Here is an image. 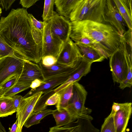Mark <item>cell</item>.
<instances>
[{
	"label": "cell",
	"instance_id": "cell-1",
	"mask_svg": "<svg viewBox=\"0 0 132 132\" xmlns=\"http://www.w3.org/2000/svg\"><path fill=\"white\" fill-rule=\"evenodd\" d=\"M26 9H12L0 20V35L16 53L38 63L42 58L43 34L29 22Z\"/></svg>",
	"mask_w": 132,
	"mask_h": 132
},
{
	"label": "cell",
	"instance_id": "cell-2",
	"mask_svg": "<svg viewBox=\"0 0 132 132\" xmlns=\"http://www.w3.org/2000/svg\"><path fill=\"white\" fill-rule=\"evenodd\" d=\"M70 33L79 34L88 37L106 59L119 47L121 36L109 24L88 20L71 21Z\"/></svg>",
	"mask_w": 132,
	"mask_h": 132
},
{
	"label": "cell",
	"instance_id": "cell-3",
	"mask_svg": "<svg viewBox=\"0 0 132 132\" xmlns=\"http://www.w3.org/2000/svg\"><path fill=\"white\" fill-rule=\"evenodd\" d=\"M106 0H84L71 13L70 21L88 20L105 23L104 11Z\"/></svg>",
	"mask_w": 132,
	"mask_h": 132
},
{
	"label": "cell",
	"instance_id": "cell-4",
	"mask_svg": "<svg viewBox=\"0 0 132 132\" xmlns=\"http://www.w3.org/2000/svg\"><path fill=\"white\" fill-rule=\"evenodd\" d=\"M87 92L84 86L78 82L73 83L72 94L67 106L65 109L75 121L79 118L90 121L93 119L90 115L91 109L86 107L85 105Z\"/></svg>",
	"mask_w": 132,
	"mask_h": 132
},
{
	"label": "cell",
	"instance_id": "cell-5",
	"mask_svg": "<svg viewBox=\"0 0 132 132\" xmlns=\"http://www.w3.org/2000/svg\"><path fill=\"white\" fill-rule=\"evenodd\" d=\"M25 60L19 55L6 56L0 60V87L12 77L20 76Z\"/></svg>",
	"mask_w": 132,
	"mask_h": 132
},
{
	"label": "cell",
	"instance_id": "cell-6",
	"mask_svg": "<svg viewBox=\"0 0 132 132\" xmlns=\"http://www.w3.org/2000/svg\"><path fill=\"white\" fill-rule=\"evenodd\" d=\"M64 43L51 32L49 21L46 22L43 34L42 58L52 55L57 58Z\"/></svg>",
	"mask_w": 132,
	"mask_h": 132
},
{
	"label": "cell",
	"instance_id": "cell-7",
	"mask_svg": "<svg viewBox=\"0 0 132 132\" xmlns=\"http://www.w3.org/2000/svg\"><path fill=\"white\" fill-rule=\"evenodd\" d=\"M109 58L113 81L119 84L126 79L127 74L128 67L124 55L119 47Z\"/></svg>",
	"mask_w": 132,
	"mask_h": 132
},
{
	"label": "cell",
	"instance_id": "cell-8",
	"mask_svg": "<svg viewBox=\"0 0 132 132\" xmlns=\"http://www.w3.org/2000/svg\"><path fill=\"white\" fill-rule=\"evenodd\" d=\"M43 94L42 92L37 93L26 97H23L21 100L16 112L18 120L16 132H21L25 121L33 112L35 105L39 97Z\"/></svg>",
	"mask_w": 132,
	"mask_h": 132
},
{
	"label": "cell",
	"instance_id": "cell-9",
	"mask_svg": "<svg viewBox=\"0 0 132 132\" xmlns=\"http://www.w3.org/2000/svg\"><path fill=\"white\" fill-rule=\"evenodd\" d=\"M105 22L115 28L122 36L127 25L113 0H106L104 11Z\"/></svg>",
	"mask_w": 132,
	"mask_h": 132
},
{
	"label": "cell",
	"instance_id": "cell-10",
	"mask_svg": "<svg viewBox=\"0 0 132 132\" xmlns=\"http://www.w3.org/2000/svg\"><path fill=\"white\" fill-rule=\"evenodd\" d=\"M51 32L64 43L69 38L71 24L69 19L54 11L49 20Z\"/></svg>",
	"mask_w": 132,
	"mask_h": 132
},
{
	"label": "cell",
	"instance_id": "cell-11",
	"mask_svg": "<svg viewBox=\"0 0 132 132\" xmlns=\"http://www.w3.org/2000/svg\"><path fill=\"white\" fill-rule=\"evenodd\" d=\"M82 58L75 44L70 38L64 44L57 58V62L71 67H74L80 61Z\"/></svg>",
	"mask_w": 132,
	"mask_h": 132
},
{
	"label": "cell",
	"instance_id": "cell-12",
	"mask_svg": "<svg viewBox=\"0 0 132 132\" xmlns=\"http://www.w3.org/2000/svg\"><path fill=\"white\" fill-rule=\"evenodd\" d=\"M37 79L44 80L39 65L31 61L25 60L22 72L16 82L31 84L32 81Z\"/></svg>",
	"mask_w": 132,
	"mask_h": 132
},
{
	"label": "cell",
	"instance_id": "cell-13",
	"mask_svg": "<svg viewBox=\"0 0 132 132\" xmlns=\"http://www.w3.org/2000/svg\"><path fill=\"white\" fill-rule=\"evenodd\" d=\"M75 68L68 72L55 76L45 79L44 80L45 82V83L35 89H31L23 97H29L41 92L44 94L53 89L64 82L72 75Z\"/></svg>",
	"mask_w": 132,
	"mask_h": 132
},
{
	"label": "cell",
	"instance_id": "cell-14",
	"mask_svg": "<svg viewBox=\"0 0 132 132\" xmlns=\"http://www.w3.org/2000/svg\"><path fill=\"white\" fill-rule=\"evenodd\" d=\"M93 63L92 62L82 58L79 63L73 70L72 75L64 82L54 89V92H58L70 84L78 82L82 77L85 76L90 72Z\"/></svg>",
	"mask_w": 132,
	"mask_h": 132
},
{
	"label": "cell",
	"instance_id": "cell-15",
	"mask_svg": "<svg viewBox=\"0 0 132 132\" xmlns=\"http://www.w3.org/2000/svg\"><path fill=\"white\" fill-rule=\"evenodd\" d=\"M132 110L131 102L124 103L121 108L115 113L114 121L116 132H125Z\"/></svg>",
	"mask_w": 132,
	"mask_h": 132
},
{
	"label": "cell",
	"instance_id": "cell-16",
	"mask_svg": "<svg viewBox=\"0 0 132 132\" xmlns=\"http://www.w3.org/2000/svg\"><path fill=\"white\" fill-rule=\"evenodd\" d=\"M82 58L92 62H101L106 59L104 54L95 46L75 43Z\"/></svg>",
	"mask_w": 132,
	"mask_h": 132
},
{
	"label": "cell",
	"instance_id": "cell-17",
	"mask_svg": "<svg viewBox=\"0 0 132 132\" xmlns=\"http://www.w3.org/2000/svg\"><path fill=\"white\" fill-rule=\"evenodd\" d=\"M79 63L75 67H71L57 62L50 67L45 66L40 62L38 63L41 69L44 80L53 76L70 72L73 70Z\"/></svg>",
	"mask_w": 132,
	"mask_h": 132
},
{
	"label": "cell",
	"instance_id": "cell-18",
	"mask_svg": "<svg viewBox=\"0 0 132 132\" xmlns=\"http://www.w3.org/2000/svg\"><path fill=\"white\" fill-rule=\"evenodd\" d=\"M128 29H132V0H113Z\"/></svg>",
	"mask_w": 132,
	"mask_h": 132
},
{
	"label": "cell",
	"instance_id": "cell-19",
	"mask_svg": "<svg viewBox=\"0 0 132 132\" xmlns=\"http://www.w3.org/2000/svg\"><path fill=\"white\" fill-rule=\"evenodd\" d=\"M84 0H55L56 11L59 14L69 19L71 12Z\"/></svg>",
	"mask_w": 132,
	"mask_h": 132
},
{
	"label": "cell",
	"instance_id": "cell-20",
	"mask_svg": "<svg viewBox=\"0 0 132 132\" xmlns=\"http://www.w3.org/2000/svg\"><path fill=\"white\" fill-rule=\"evenodd\" d=\"M122 51L128 67V71L126 79L132 82V44L126 42L121 38L119 46Z\"/></svg>",
	"mask_w": 132,
	"mask_h": 132
},
{
	"label": "cell",
	"instance_id": "cell-21",
	"mask_svg": "<svg viewBox=\"0 0 132 132\" xmlns=\"http://www.w3.org/2000/svg\"><path fill=\"white\" fill-rule=\"evenodd\" d=\"M16 112L12 97L0 96V117H7Z\"/></svg>",
	"mask_w": 132,
	"mask_h": 132
},
{
	"label": "cell",
	"instance_id": "cell-22",
	"mask_svg": "<svg viewBox=\"0 0 132 132\" xmlns=\"http://www.w3.org/2000/svg\"><path fill=\"white\" fill-rule=\"evenodd\" d=\"M56 123L57 127H60L68 124L75 121L69 113L65 109L60 111L56 109L54 110L52 114Z\"/></svg>",
	"mask_w": 132,
	"mask_h": 132
},
{
	"label": "cell",
	"instance_id": "cell-23",
	"mask_svg": "<svg viewBox=\"0 0 132 132\" xmlns=\"http://www.w3.org/2000/svg\"><path fill=\"white\" fill-rule=\"evenodd\" d=\"M73 86V83L70 84L59 91L60 94V99L55 105L58 110L65 109L67 106L72 94Z\"/></svg>",
	"mask_w": 132,
	"mask_h": 132
},
{
	"label": "cell",
	"instance_id": "cell-24",
	"mask_svg": "<svg viewBox=\"0 0 132 132\" xmlns=\"http://www.w3.org/2000/svg\"><path fill=\"white\" fill-rule=\"evenodd\" d=\"M54 110L45 109L32 113L24 123L23 126L26 128L40 123L42 119L48 115L52 114Z\"/></svg>",
	"mask_w": 132,
	"mask_h": 132
},
{
	"label": "cell",
	"instance_id": "cell-25",
	"mask_svg": "<svg viewBox=\"0 0 132 132\" xmlns=\"http://www.w3.org/2000/svg\"><path fill=\"white\" fill-rule=\"evenodd\" d=\"M31 84L16 82L12 87L2 93L0 96L12 97L16 94L29 88Z\"/></svg>",
	"mask_w": 132,
	"mask_h": 132
},
{
	"label": "cell",
	"instance_id": "cell-26",
	"mask_svg": "<svg viewBox=\"0 0 132 132\" xmlns=\"http://www.w3.org/2000/svg\"><path fill=\"white\" fill-rule=\"evenodd\" d=\"M116 112L111 110L110 114L105 119L102 125L101 132H116L114 116Z\"/></svg>",
	"mask_w": 132,
	"mask_h": 132
},
{
	"label": "cell",
	"instance_id": "cell-27",
	"mask_svg": "<svg viewBox=\"0 0 132 132\" xmlns=\"http://www.w3.org/2000/svg\"><path fill=\"white\" fill-rule=\"evenodd\" d=\"M55 0H45L42 17L43 21L46 22L50 20L53 14V6Z\"/></svg>",
	"mask_w": 132,
	"mask_h": 132
},
{
	"label": "cell",
	"instance_id": "cell-28",
	"mask_svg": "<svg viewBox=\"0 0 132 132\" xmlns=\"http://www.w3.org/2000/svg\"><path fill=\"white\" fill-rule=\"evenodd\" d=\"M54 89L49 91L44 94L39 98L34 108L33 112L42 111L46 109L47 106L45 102L47 99L54 93Z\"/></svg>",
	"mask_w": 132,
	"mask_h": 132
},
{
	"label": "cell",
	"instance_id": "cell-29",
	"mask_svg": "<svg viewBox=\"0 0 132 132\" xmlns=\"http://www.w3.org/2000/svg\"><path fill=\"white\" fill-rule=\"evenodd\" d=\"M0 55L1 58L7 56H15L18 55L6 43L0 35Z\"/></svg>",
	"mask_w": 132,
	"mask_h": 132
},
{
	"label": "cell",
	"instance_id": "cell-30",
	"mask_svg": "<svg viewBox=\"0 0 132 132\" xmlns=\"http://www.w3.org/2000/svg\"><path fill=\"white\" fill-rule=\"evenodd\" d=\"M28 18L30 23L36 29L43 33L46 22L37 20L31 14L28 13Z\"/></svg>",
	"mask_w": 132,
	"mask_h": 132
},
{
	"label": "cell",
	"instance_id": "cell-31",
	"mask_svg": "<svg viewBox=\"0 0 132 132\" xmlns=\"http://www.w3.org/2000/svg\"><path fill=\"white\" fill-rule=\"evenodd\" d=\"M57 58L52 55H47L43 57L40 62L45 67L51 66L57 62Z\"/></svg>",
	"mask_w": 132,
	"mask_h": 132
},
{
	"label": "cell",
	"instance_id": "cell-32",
	"mask_svg": "<svg viewBox=\"0 0 132 132\" xmlns=\"http://www.w3.org/2000/svg\"><path fill=\"white\" fill-rule=\"evenodd\" d=\"M19 77L14 76L4 82L0 87V95L3 92L15 84Z\"/></svg>",
	"mask_w": 132,
	"mask_h": 132
},
{
	"label": "cell",
	"instance_id": "cell-33",
	"mask_svg": "<svg viewBox=\"0 0 132 132\" xmlns=\"http://www.w3.org/2000/svg\"><path fill=\"white\" fill-rule=\"evenodd\" d=\"M60 97L59 92H55L47 99L45 102V104L47 106L56 105L58 102Z\"/></svg>",
	"mask_w": 132,
	"mask_h": 132
},
{
	"label": "cell",
	"instance_id": "cell-34",
	"mask_svg": "<svg viewBox=\"0 0 132 132\" xmlns=\"http://www.w3.org/2000/svg\"><path fill=\"white\" fill-rule=\"evenodd\" d=\"M16 0H0V6L3 10L7 11Z\"/></svg>",
	"mask_w": 132,
	"mask_h": 132
},
{
	"label": "cell",
	"instance_id": "cell-35",
	"mask_svg": "<svg viewBox=\"0 0 132 132\" xmlns=\"http://www.w3.org/2000/svg\"><path fill=\"white\" fill-rule=\"evenodd\" d=\"M39 0H21L19 3L23 8L28 9L34 5Z\"/></svg>",
	"mask_w": 132,
	"mask_h": 132
},
{
	"label": "cell",
	"instance_id": "cell-36",
	"mask_svg": "<svg viewBox=\"0 0 132 132\" xmlns=\"http://www.w3.org/2000/svg\"><path fill=\"white\" fill-rule=\"evenodd\" d=\"M45 83V82L44 80H42L38 79H36L31 82L30 86V88L32 89H35Z\"/></svg>",
	"mask_w": 132,
	"mask_h": 132
},
{
	"label": "cell",
	"instance_id": "cell-37",
	"mask_svg": "<svg viewBox=\"0 0 132 132\" xmlns=\"http://www.w3.org/2000/svg\"><path fill=\"white\" fill-rule=\"evenodd\" d=\"M13 100V105L16 111L20 101L23 97L20 95H14L12 97Z\"/></svg>",
	"mask_w": 132,
	"mask_h": 132
},
{
	"label": "cell",
	"instance_id": "cell-38",
	"mask_svg": "<svg viewBox=\"0 0 132 132\" xmlns=\"http://www.w3.org/2000/svg\"><path fill=\"white\" fill-rule=\"evenodd\" d=\"M119 84V87L120 89H123L127 87L130 88L131 87L132 83L125 79Z\"/></svg>",
	"mask_w": 132,
	"mask_h": 132
},
{
	"label": "cell",
	"instance_id": "cell-39",
	"mask_svg": "<svg viewBox=\"0 0 132 132\" xmlns=\"http://www.w3.org/2000/svg\"><path fill=\"white\" fill-rule=\"evenodd\" d=\"M123 104L124 103H118L114 102L112 106V110L116 112L121 108Z\"/></svg>",
	"mask_w": 132,
	"mask_h": 132
},
{
	"label": "cell",
	"instance_id": "cell-40",
	"mask_svg": "<svg viewBox=\"0 0 132 132\" xmlns=\"http://www.w3.org/2000/svg\"><path fill=\"white\" fill-rule=\"evenodd\" d=\"M18 125V120L17 119H16V121L13 125L11 128H9V131L10 132H16Z\"/></svg>",
	"mask_w": 132,
	"mask_h": 132
},
{
	"label": "cell",
	"instance_id": "cell-41",
	"mask_svg": "<svg viewBox=\"0 0 132 132\" xmlns=\"http://www.w3.org/2000/svg\"><path fill=\"white\" fill-rule=\"evenodd\" d=\"M4 127L3 126L0 121V132H6Z\"/></svg>",
	"mask_w": 132,
	"mask_h": 132
},
{
	"label": "cell",
	"instance_id": "cell-42",
	"mask_svg": "<svg viewBox=\"0 0 132 132\" xmlns=\"http://www.w3.org/2000/svg\"><path fill=\"white\" fill-rule=\"evenodd\" d=\"M2 12V9L0 7V16H1Z\"/></svg>",
	"mask_w": 132,
	"mask_h": 132
},
{
	"label": "cell",
	"instance_id": "cell-43",
	"mask_svg": "<svg viewBox=\"0 0 132 132\" xmlns=\"http://www.w3.org/2000/svg\"><path fill=\"white\" fill-rule=\"evenodd\" d=\"M2 58H0V60Z\"/></svg>",
	"mask_w": 132,
	"mask_h": 132
},
{
	"label": "cell",
	"instance_id": "cell-44",
	"mask_svg": "<svg viewBox=\"0 0 132 132\" xmlns=\"http://www.w3.org/2000/svg\"><path fill=\"white\" fill-rule=\"evenodd\" d=\"M0 58H1V57L0 55Z\"/></svg>",
	"mask_w": 132,
	"mask_h": 132
},
{
	"label": "cell",
	"instance_id": "cell-45",
	"mask_svg": "<svg viewBox=\"0 0 132 132\" xmlns=\"http://www.w3.org/2000/svg\"></svg>",
	"mask_w": 132,
	"mask_h": 132
}]
</instances>
